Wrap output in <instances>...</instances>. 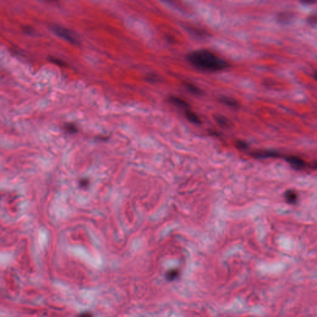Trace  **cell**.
Here are the masks:
<instances>
[{
  "label": "cell",
  "mask_w": 317,
  "mask_h": 317,
  "mask_svg": "<svg viewBox=\"0 0 317 317\" xmlns=\"http://www.w3.org/2000/svg\"><path fill=\"white\" fill-rule=\"evenodd\" d=\"M186 60L194 68L205 72H218L230 67L226 60L206 49L189 53L186 55Z\"/></svg>",
  "instance_id": "1"
},
{
  "label": "cell",
  "mask_w": 317,
  "mask_h": 317,
  "mask_svg": "<svg viewBox=\"0 0 317 317\" xmlns=\"http://www.w3.org/2000/svg\"><path fill=\"white\" fill-rule=\"evenodd\" d=\"M51 29L55 34L63 39V40L68 42L69 43L73 45L78 44V38L76 37V35L70 30L58 25L52 26L51 27Z\"/></svg>",
  "instance_id": "2"
},
{
  "label": "cell",
  "mask_w": 317,
  "mask_h": 317,
  "mask_svg": "<svg viewBox=\"0 0 317 317\" xmlns=\"http://www.w3.org/2000/svg\"><path fill=\"white\" fill-rule=\"evenodd\" d=\"M168 100L170 103H172L173 105H175L176 107L180 109L184 110V111L188 109H190L191 108L189 103H188L186 101L180 98V97L176 96H171L170 97Z\"/></svg>",
  "instance_id": "3"
},
{
  "label": "cell",
  "mask_w": 317,
  "mask_h": 317,
  "mask_svg": "<svg viewBox=\"0 0 317 317\" xmlns=\"http://www.w3.org/2000/svg\"><path fill=\"white\" fill-rule=\"evenodd\" d=\"M286 160L288 162L290 165L294 169L300 170L304 168L305 166V163L304 160L296 156H290L286 157Z\"/></svg>",
  "instance_id": "4"
},
{
  "label": "cell",
  "mask_w": 317,
  "mask_h": 317,
  "mask_svg": "<svg viewBox=\"0 0 317 317\" xmlns=\"http://www.w3.org/2000/svg\"><path fill=\"white\" fill-rule=\"evenodd\" d=\"M219 101L221 104L233 109H238L240 107L239 102L235 99L230 97L221 96L219 98Z\"/></svg>",
  "instance_id": "5"
},
{
  "label": "cell",
  "mask_w": 317,
  "mask_h": 317,
  "mask_svg": "<svg viewBox=\"0 0 317 317\" xmlns=\"http://www.w3.org/2000/svg\"><path fill=\"white\" fill-rule=\"evenodd\" d=\"M183 86H184L185 89L190 93L192 94L193 95H198V96H201V95H204L203 90H202L199 87L197 86L196 85H194L191 83L185 82L183 83Z\"/></svg>",
  "instance_id": "6"
},
{
  "label": "cell",
  "mask_w": 317,
  "mask_h": 317,
  "mask_svg": "<svg viewBox=\"0 0 317 317\" xmlns=\"http://www.w3.org/2000/svg\"><path fill=\"white\" fill-rule=\"evenodd\" d=\"M294 15L290 12H281L277 15L278 21L282 24H287L294 19Z\"/></svg>",
  "instance_id": "7"
},
{
  "label": "cell",
  "mask_w": 317,
  "mask_h": 317,
  "mask_svg": "<svg viewBox=\"0 0 317 317\" xmlns=\"http://www.w3.org/2000/svg\"><path fill=\"white\" fill-rule=\"evenodd\" d=\"M185 116L190 122L195 125H201V121L198 115L193 112L191 109H188L184 111Z\"/></svg>",
  "instance_id": "8"
},
{
  "label": "cell",
  "mask_w": 317,
  "mask_h": 317,
  "mask_svg": "<svg viewBox=\"0 0 317 317\" xmlns=\"http://www.w3.org/2000/svg\"><path fill=\"white\" fill-rule=\"evenodd\" d=\"M214 120L216 122L221 126V127H228L229 125V120L224 115L221 114H217L214 115Z\"/></svg>",
  "instance_id": "9"
},
{
  "label": "cell",
  "mask_w": 317,
  "mask_h": 317,
  "mask_svg": "<svg viewBox=\"0 0 317 317\" xmlns=\"http://www.w3.org/2000/svg\"><path fill=\"white\" fill-rule=\"evenodd\" d=\"M253 156H256L258 158H268V157H278V153H276L275 151H266L258 152V153H254Z\"/></svg>",
  "instance_id": "10"
},
{
  "label": "cell",
  "mask_w": 317,
  "mask_h": 317,
  "mask_svg": "<svg viewBox=\"0 0 317 317\" xmlns=\"http://www.w3.org/2000/svg\"><path fill=\"white\" fill-rule=\"evenodd\" d=\"M285 198L286 201L290 204H294L297 200V196L296 192L294 191H287L285 194Z\"/></svg>",
  "instance_id": "11"
},
{
  "label": "cell",
  "mask_w": 317,
  "mask_h": 317,
  "mask_svg": "<svg viewBox=\"0 0 317 317\" xmlns=\"http://www.w3.org/2000/svg\"><path fill=\"white\" fill-rule=\"evenodd\" d=\"M189 31L190 32V33L191 34H193V35L197 37L198 38H201V39H203V38H205L206 37L208 36V32H206V31L202 30V29H196V28H189Z\"/></svg>",
  "instance_id": "12"
},
{
  "label": "cell",
  "mask_w": 317,
  "mask_h": 317,
  "mask_svg": "<svg viewBox=\"0 0 317 317\" xmlns=\"http://www.w3.org/2000/svg\"><path fill=\"white\" fill-rule=\"evenodd\" d=\"M48 60H49L51 63L56 65H58L59 66H61V67H65L66 66V63L63 61L61 59H60V58H58L57 57H52V56H50L49 57H48Z\"/></svg>",
  "instance_id": "13"
},
{
  "label": "cell",
  "mask_w": 317,
  "mask_h": 317,
  "mask_svg": "<svg viewBox=\"0 0 317 317\" xmlns=\"http://www.w3.org/2000/svg\"><path fill=\"white\" fill-rule=\"evenodd\" d=\"M65 130L69 133H75L78 131V129L76 128V127L73 125V124H71V123H69V124H66L65 125Z\"/></svg>",
  "instance_id": "14"
},
{
  "label": "cell",
  "mask_w": 317,
  "mask_h": 317,
  "mask_svg": "<svg viewBox=\"0 0 317 317\" xmlns=\"http://www.w3.org/2000/svg\"><path fill=\"white\" fill-rule=\"evenodd\" d=\"M23 31L29 35H35L37 34L35 29L31 26H24L23 28Z\"/></svg>",
  "instance_id": "15"
},
{
  "label": "cell",
  "mask_w": 317,
  "mask_h": 317,
  "mask_svg": "<svg viewBox=\"0 0 317 317\" xmlns=\"http://www.w3.org/2000/svg\"><path fill=\"white\" fill-rule=\"evenodd\" d=\"M178 271H176V270H172L170 271L169 273H167V279H168L169 280H173L175 278L177 277L178 276Z\"/></svg>",
  "instance_id": "16"
},
{
  "label": "cell",
  "mask_w": 317,
  "mask_h": 317,
  "mask_svg": "<svg viewBox=\"0 0 317 317\" xmlns=\"http://www.w3.org/2000/svg\"><path fill=\"white\" fill-rule=\"evenodd\" d=\"M307 22L310 25L313 26L316 24V15H311L307 18Z\"/></svg>",
  "instance_id": "17"
},
{
  "label": "cell",
  "mask_w": 317,
  "mask_h": 317,
  "mask_svg": "<svg viewBox=\"0 0 317 317\" xmlns=\"http://www.w3.org/2000/svg\"><path fill=\"white\" fill-rule=\"evenodd\" d=\"M236 146L238 148H240L241 149H244L247 148V143H245L244 141H237L236 142Z\"/></svg>",
  "instance_id": "18"
},
{
  "label": "cell",
  "mask_w": 317,
  "mask_h": 317,
  "mask_svg": "<svg viewBox=\"0 0 317 317\" xmlns=\"http://www.w3.org/2000/svg\"><path fill=\"white\" fill-rule=\"evenodd\" d=\"M78 317H92V315L89 313H81Z\"/></svg>",
  "instance_id": "19"
},
{
  "label": "cell",
  "mask_w": 317,
  "mask_h": 317,
  "mask_svg": "<svg viewBox=\"0 0 317 317\" xmlns=\"http://www.w3.org/2000/svg\"><path fill=\"white\" fill-rule=\"evenodd\" d=\"M301 3L302 5H311L314 4L315 2H310V1H309V2H302Z\"/></svg>",
  "instance_id": "20"
},
{
  "label": "cell",
  "mask_w": 317,
  "mask_h": 317,
  "mask_svg": "<svg viewBox=\"0 0 317 317\" xmlns=\"http://www.w3.org/2000/svg\"><path fill=\"white\" fill-rule=\"evenodd\" d=\"M87 180H85V182H84V180H82V181L81 182V185L82 186L87 185Z\"/></svg>",
  "instance_id": "21"
}]
</instances>
